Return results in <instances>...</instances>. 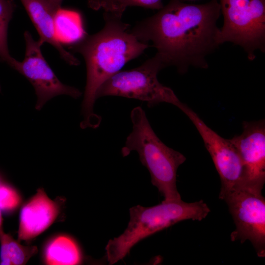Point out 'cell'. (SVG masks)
Returning a JSON list of instances; mask_svg holds the SVG:
<instances>
[{"label": "cell", "mask_w": 265, "mask_h": 265, "mask_svg": "<svg viewBox=\"0 0 265 265\" xmlns=\"http://www.w3.org/2000/svg\"><path fill=\"white\" fill-rule=\"evenodd\" d=\"M220 13L218 0L202 4L170 0L130 31L140 41L152 43L165 67L173 66L185 74L190 67L208 68L207 57L220 45Z\"/></svg>", "instance_id": "6da1fadb"}, {"label": "cell", "mask_w": 265, "mask_h": 265, "mask_svg": "<svg viewBox=\"0 0 265 265\" xmlns=\"http://www.w3.org/2000/svg\"><path fill=\"white\" fill-rule=\"evenodd\" d=\"M104 19L105 25L101 30L91 35L86 34L70 46L73 52L82 55L86 66L81 106L82 129L96 128L101 123L100 116L94 113L93 108L102 84L149 47L131 33L130 25L122 21V16L104 13Z\"/></svg>", "instance_id": "7a4b0ae2"}, {"label": "cell", "mask_w": 265, "mask_h": 265, "mask_svg": "<svg viewBox=\"0 0 265 265\" xmlns=\"http://www.w3.org/2000/svg\"><path fill=\"white\" fill-rule=\"evenodd\" d=\"M131 118L132 130L121 150L122 156L126 157L136 151L140 162L150 174L152 185L163 196V201L182 200L177 187V172L186 158L158 137L141 106L132 110Z\"/></svg>", "instance_id": "3957f363"}, {"label": "cell", "mask_w": 265, "mask_h": 265, "mask_svg": "<svg viewBox=\"0 0 265 265\" xmlns=\"http://www.w3.org/2000/svg\"><path fill=\"white\" fill-rule=\"evenodd\" d=\"M211 210L202 200L186 203L182 200L162 201L150 207L137 205L129 210L130 219L124 232L109 239L105 247L107 260L113 265L122 260L138 242L182 221H201Z\"/></svg>", "instance_id": "277c9868"}, {"label": "cell", "mask_w": 265, "mask_h": 265, "mask_svg": "<svg viewBox=\"0 0 265 265\" xmlns=\"http://www.w3.org/2000/svg\"><path fill=\"white\" fill-rule=\"evenodd\" d=\"M223 25L220 45L231 42L241 47L253 60L255 52L265 50V0H218Z\"/></svg>", "instance_id": "5b68a950"}, {"label": "cell", "mask_w": 265, "mask_h": 265, "mask_svg": "<svg viewBox=\"0 0 265 265\" xmlns=\"http://www.w3.org/2000/svg\"><path fill=\"white\" fill-rule=\"evenodd\" d=\"M164 68L161 59L155 54L135 68L120 71L111 76L101 86L97 98L118 96L146 102L149 107L166 103L178 107L182 102L170 88L158 79L159 72Z\"/></svg>", "instance_id": "8992f818"}, {"label": "cell", "mask_w": 265, "mask_h": 265, "mask_svg": "<svg viewBox=\"0 0 265 265\" xmlns=\"http://www.w3.org/2000/svg\"><path fill=\"white\" fill-rule=\"evenodd\" d=\"M263 189L241 185L219 198L224 200L236 228L230 235L233 241L249 240L259 257L265 256V199Z\"/></svg>", "instance_id": "52a82bcc"}, {"label": "cell", "mask_w": 265, "mask_h": 265, "mask_svg": "<svg viewBox=\"0 0 265 265\" xmlns=\"http://www.w3.org/2000/svg\"><path fill=\"white\" fill-rule=\"evenodd\" d=\"M24 35L25 57L18 62L14 70L24 76L33 86L37 98L35 108L40 110L49 100L60 95L79 98L81 91L63 83L44 58L41 49L43 44L39 39L34 40L28 31Z\"/></svg>", "instance_id": "ba28073f"}, {"label": "cell", "mask_w": 265, "mask_h": 265, "mask_svg": "<svg viewBox=\"0 0 265 265\" xmlns=\"http://www.w3.org/2000/svg\"><path fill=\"white\" fill-rule=\"evenodd\" d=\"M196 127L219 175V195L243 184V167L240 157L230 139H225L208 127L186 104L178 107Z\"/></svg>", "instance_id": "9c48e42d"}, {"label": "cell", "mask_w": 265, "mask_h": 265, "mask_svg": "<svg viewBox=\"0 0 265 265\" xmlns=\"http://www.w3.org/2000/svg\"><path fill=\"white\" fill-rule=\"evenodd\" d=\"M242 132L229 139L243 167V184L263 189L265 183V121H244Z\"/></svg>", "instance_id": "30bf717a"}, {"label": "cell", "mask_w": 265, "mask_h": 265, "mask_svg": "<svg viewBox=\"0 0 265 265\" xmlns=\"http://www.w3.org/2000/svg\"><path fill=\"white\" fill-rule=\"evenodd\" d=\"M64 201L52 200L43 188L38 189L20 211L18 241L31 240L47 230L56 220Z\"/></svg>", "instance_id": "8fae6325"}, {"label": "cell", "mask_w": 265, "mask_h": 265, "mask_svg": "<svg viewBox=\"0 0 265 265\" xmlns=\"http://www.w3.org/2000/svg\"><path fill=\"white\" fill-rule=\"evenodd\" d=\"M20 0L38 32L39 40L55 48L61 58L69 65H78V59L65 49L56 36L54 19L57 10L43 0Z\"/></svg>", "instance_id": "7c38bea8"}, {"label": "cell", "mask_w": 265, "mask_h": 265, "mask_svg": "<svg viewBox=\"0 0 265 265\" xmlns=\"http://www.w3.org/2000/svg\"><path fill=\"white\" fill-rule=\"evenodd\" d=\"M44 259L49 265H75L81 263V250L72 238L60 235L51 239L44 251Z\"/></svg>", "instance_id": "4fadbf2b"}, {"label": "cell", "mask_w": 265, "mask_h": 265, "mask_svg": "<svg viewBox=\"0 0 265 265\" xmlns=\"http://www.w3.org/2000/svg\"><path fill=\"white\" fill-rule=\"evenodd\" d=\"M54 24L56 36L62 45L74 44L87 34L81 15L75 10L60 7L55 12Z\"/></svg>", "instance_id": "5bb4252c"}, {"label": "cell", "mask_w": 265, "mask_h": 265, "mask_svg": "<svg viewBox=\"0 0 265 265\" xmlns=\"http://www.w3.org/2000/svg\"><path fill=\"white\" fill-rule=\"evenodd\" d=\"M0 265H23L38 251L36 246H24L2 230L0 231Z\"/></svg>", "instance_id": "9a60e30c"}, {"label": "cell", "mask_w": 265, "mask_h": 265, "mask_svg": "<svg viewBox=\"0 0 265 265\" xmlns=\"http://www.w3.org/2000/svg\"><path fill=\"white\" fill-rule=\"evenodd\" d=\"M15 8L14 0H0V61L5 62L14 69L19 61L9 53L7 31Z\"/></svg>", "instance_id": "2e32d148"}, {"label": "cell", "mask_w": 265, "mask_h": 265, "mask_svg": "<svg viewBox=\"0 0 265 265\" xmlns=\"http://www.w3.org/2000/svg\"><path fill=\"white\" fill-rule=\"evenodd\" d=\"M21 202V197L14 188L0 184V209L10 211L17 208Z\"/></svg>", "instance_id": "e0dca14e"}, {"label": "cell", "mask_w": 265, "mask_h": 265, "mask_svg": "<svg viewBox=\"0 0 265 265\" xmlns=\"http://www.w3.org/2000/svg\"><path fill=\"white\" fill-rule=\"evenodd\" d=\"M88 6L95 10L103 9L104 13L122 16L124 12L120 8L118 0H88Z\"/></svg>", "instance_id": "ac0fdd59"}, {"label": "cell", "mask_w": 265, "mask_h": 265, "mask_svg": "<svg viewBox=\"0 0 265 265\" xmlns=\"http://www.w3.org/2000/svg\"><path fill=\"white\" fill-rule=\"evenodd\" d=\"M119 6L124 12L128 6H140L146 8L159 10L163 7L162 0H118Z\"/></svg>", "instance_id": "d6986e66"}, {"label": "cell", "mask_w": 265, "mask_h": 265, "mask_svg": "<svg viewBox=\"0 0 265 265\" xmlns=\"http://www.w3.org/2000/svg\"><path fill=\"white\" fill-rule=\"evenodd\" d=\"M54 9L57 10L61 7L63 0H43Z\"/></svg>", "instance_id": "ffe728a7"}, {"label": "cell", "mask_w": 265, "mask_h": 265, "mask_svg": "<svg viewBox=\"0 0 265 265\" xmlns=\"http://www.w3.org/2000/svg\"><path fill=\"white\" fill-rule=\"evenodd\" d=\"M1 183L0 181V184ZM2 217L1 210L0 209V231L2 230Z\"/></svg>", "instance_id": "44dd1931"}, {"label": "cell", "mask_w": 265, "mask_h": 265, "mask_svg": "<svg viewBox=\"0 0 265 265\" xmlns=\"http://www.w3.org/2000/svg\"><path fill=\"white\" fill-rule=\"evenodd\" d=\"M1 91V87H0V92Z\"/></svg>", "instance_id": "7402d4cb"}, {"label": "cell", "mask_w": 265, "mask_h": 265, "mask_svg": "<svg viewBox=\"0 0 265 265\" xmlns=\"http://www.w3.org/2000/svg\"></svg>", "instance_id": "603a6c76"}]
</instances>
